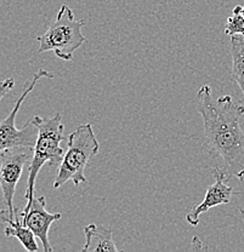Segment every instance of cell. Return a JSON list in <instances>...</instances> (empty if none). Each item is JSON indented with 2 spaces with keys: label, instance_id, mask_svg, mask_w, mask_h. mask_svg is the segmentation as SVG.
<instances>
[{
  "label": "cell",
  "instance_id": "cell-1",
  "mask_svg": "<svg viewBox=\"0 0 244 252\" xmlns=\"http://www.w3.org/2000/svg\"><path fill=\"white\" fill-rule=\"evenodd\" d=\"M198 113L204 125V152L212 159H222L231 169L244 178V132L241 118L244 104L233 101L230 94L215 98L209 85H203L198 94Z\"/></svg>",
  "mask_w": 244,
  "mask_h": 252
},
{
  "label": "cell",
  "instance_id": "cell-2",
  "mask_svg": "<svg viewBox=\"0 0 244 252\" xmlns=\"http://www.w3.org/2000/svg\"><path fill=\"white\" fill-rule=\"evenodd\" d=\"M32 120L38 127V137L34 144L32 159L28 167L27 188H26L25 194L27 205L32 203L34 198L35 180L41 167L45 164L56 167L61 162L65 154L61 142L66 140L64 135L65 125L62 124V115L60 113H55L50 118H41L35 115L32 118Z\"/></svg>",
  "mask_w": 244,
  "mask_h": 252
},
{
  "label": "cell",
  "instance_id": "cell-3",
  "mask_svg": "<svg viewBox=\"0 0 244 252\" xmlns=\"http://www.w3.org/2000/svg\"><path fill=\"white\" fill-rule=\"evenodd\" d=\"M100 151V143L96 138L93 126L84 124L78 126L68 136L67 151L59 165V171L54 181V188L57 189L72 181L74 186L86 182L85 167Z\"/></svg>",
  "mask_w": 244,
  "mask_h": 252
},
{
  "label": "cell",
  "instance_id": "cell-4",
  "mask_svg": "<svg viewBox=\"0 0 244 252\" xmlns=\"http://www.w3.org/2000/svg\"><path fill=\"white\" fill-rule=\"evenodd\" d=\"M84 25V21L75 20L73 11L67 5H62L57 17L45 33L36 38L39 41L38 51H54L59 59L72 61L75 50L86 41L81 33Z\"/></svg>",
  "mask_w": 244,
  "mask_h": 252
},
{
  "label": "cell",
  "instance_id": "cell-5",
  "mask_svg": "<svg viewBox=\"0 0 244 252\" xmlns=\"http://www.w3.org/2000/svg\"><path fill=\"white\" fill-rule=\"evenodd\" d=\"M41 78H54L52 73L45 69H39L35 74L33 75L32 80L26 84V88L22 94L18 97L10 114L0 123V156L4 152L11 151V149H32L35 144L36 137H38V127L34 124L33 120L30 119L22 128L16 127V117L20 110L21 106L25 102L26 97L33 91L35 84L40 80Z\"/></svg>",
  "mask_w": 244,
  "mask_h": 252
},
{
  "label": "cell",
  "instance_id": "cell-6",
  "mask_svg": "<svg viewBox=\"0 0 244 252\" xmlns=\"http://www.w3.org/2000/svg\"><path fill=\"white\" fill-rule=\"evenodd\" d=\"M22 148L6 151L0 156V189L2 193L7 210H2L5 216L15 220L16 207H14V196L17 183L22 176L23 167L31 160L30 151H21Z\"/></svg>",
  "mask_w": 244,
  "mask_h": 252
},
{
  "label": "cell",
  "instance_id": "cell-7",
  "mask_svg": "<svg viewBox=\"0 0 244 252\" xmlns=\"http://www.w3.org/2000/svg\"><path fill=\"white\" fill-rule=\"evenodd\" d=\"M21 220L25 225H27L31 230L39 239L43 245V250L51 252L52 248L49 243V229L55 220H61L62 215L60 212H49L46 210L45 196H34L32 203L23 210H18Z\"/></svg>",
  "mask_w": 244,
  "mask_h": 252
},
{
  "label": "cell",
  "instance_id": "cell-8",
  "mask_svg": "<svg viewBox=\"0 0 244 252\" xmlns=\"http://www.w3.org/2000/svg\"><path fill=\"white\" fill-rule=\"evenodd\" d=\"M211 175L214 176L215 182L207 188L203 201L193 207L186 216V220L191 225L198 224L201 215L206 214L212 207L230 203L233 194H241V191H236L231 186H228L231 175L227 171L215 166L211 169Z\"/></svg>",
  "mask_w": 244,
  "mask_h": 252
},
{
  "label": "cell",
  "instance_id": "cell-9",
  "mask_svg": "<svg viewBox=\"0 0 244 252\" xmlns=\"http://www.w3.org/2000/svg\"><path fill=\"white\" fill-rule=\"evenodd\" d=\"M85 245L81 249L83 252H117L119 249L115 246L112 238V229L104 225L91 224L84 228Z\"/></svg>",
  "mask_w": 244,
  "mask_h": 252
},
{
  "label": "cell",
  "instance_id": "cell-10",
  "mask_svg": "<svg viewBox=\"0 0 244 252\" xmlns=\"http://www.w3.org/2000/svg\"><path fill=\"white\" fill-rule=\"evenodd\" d=\"M0 223H6V228L4 230V234L7 238L14 236L16 238L23 248L30 252H35L39 250V246L36 244V236L27 225H25L21 220L20 214H18V209L15 212V220H10L5 216L4 211H0Z\"/></svg>",
  "mask_w": 244,
  "mask_h": 252
},
{
  "label": "cell",
  "instance_id": "cell-11",
  "mask_svg": "<svg viewBox=\"0 0 244 252\" xmlns=\"http://www.w3.org/2000/svg\"><path fill=\"white\" fill-rule=\"evenodd\" d=\"M232 57V79L238 84L244 96V35H232L230 41Z\"/></svg>",
  "mask_w": 244,
  "mask_h": 252
},
{
  "label": "cell",
  "instance_id": "cell-12",
  "mask_svg": "<svg viewBox=\"0 0 244 252\" xmlns=\"http://www.w3.org/2000/svg\"><path fill=\"white\" fill-rule=\"evenodd\" d=\"M240 5L235 6L232 11V16L227 18L226 28H225V34L226 35H244V17L241 12Z\"/></svg>",
  "mask_w": 244,
  "mask_h": 252
},
{
  "label": "cell",
  "instance_id": "cell-13",
  "mask_svg": "<svg viewBox=\"0 0 244 252\" xmlns=\"http://www.w3.org/2000/svg\"><path fill=\"white\" fill-rule=\"evenodd\" d=\"M15 88L14 78H6L5 80L0 81V101L6 96L12 89Z\"/></svg>",
  "mask_w": 244,
  "mask_h": 252
},
{
  "label": "cell",
  "instance_id": "cell-14",
  "mask_svg": "<svg viewBox=\"0 0 244 252\" xmlns=\"http://www.w3.org/2000/svg\"><path fill=\"white\" fill-rule=\"evenodd\" d=\"M241 12H242V15H243V17H244V6L241 7Z\"/></svg>",
  "mask_w": 244,
  "mask_h": 252
},
{
  "label": "cell",
  "instance_id": "cell-15",
  "mask_svg": "<svg viewBox=\"0 0 244 252\" xmlns=\"http://www.w3.org/2000/svg\"><path fill=\"white\" fill-rule=\"evenodd\" d=\"M241 212H242V215H243V220H244V207H243V209H241Z\"/></svg>",
  "mask_w": 244,
  "mask_h": 252
}]
</instances>
